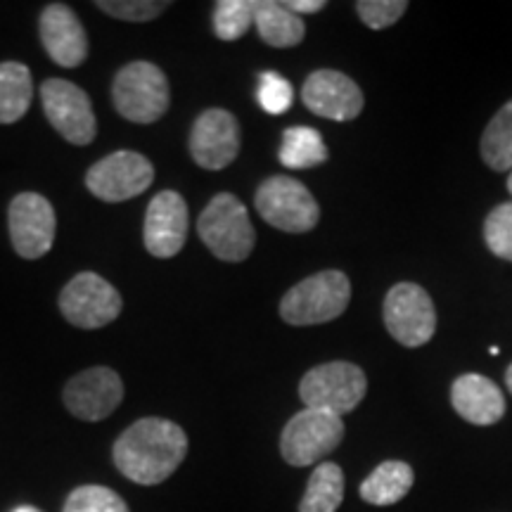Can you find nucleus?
<instances>
[{
    "instance_id": "nucleus-4",
    "label": "nucleus",
    "mask_w": 512,
    "mask_h": 512,
    "mask_svg": "<svg viewBox=\"0 0 512 512\" xmlns=\"http://www.w3.org/2000/svg\"><path fill=\"white\" fill-rule=\"evenodd\" d=\"M112 100L124 119L133 124H155L171 105L169 79L157 64L131 62L114 76Z\"/></svg>"
},
{
    "instance_id": "nucleus-27",
    "label": "nucleus",
    "mask_w": 512,
    "mask_h": 512,
    "mask_svg": "<svg viewBox=\"0 0 512 512\" xmlns=\"http://www.w3.org/2000/svg\"><path fill=\"white\" fill-rule=\"evenodd\" d=\"M484 242L489 252L503 261H512V202L498 204L484 221Z\"/></svg>"
},
{
    "instance_id": "nucleus-21",
    "label": "nucleus",
    "mask_w": 512,
    "mask_h": 512,
    "mask_svg": "<svg viewBox=\"0 0 512 512\" xmlns=\"http://www.w3.org/2000/svg\"><path fill=\"white\" fill-rule=\"evenodd\" d=\"M34 100V79L27 64H0V124H17Z\"/></svg>"
},
{
    "instance_id": "nucleus-28",
    "label": "nucleus",
    "mask_w": 512,
    "mask_h": 512,
    "mask_svg": "<svg viewBox=\"0 0 512 512\" xmlns=\"http://www.w3.org/2000/svg\"><path fill=\"white\" fill-rule=\"evenodd\" d=\"M256 100H259L261 110L273 114V117H280V114L290 112L292 107V100H294L292 83L275 72L259 74Z\"/></svg>"
},
{
    "instance_id": "nucleus-25",
    "label": "nucleus",
    "mask_w": 512,
    "mask_h": 512,
    "mask_svg": "<svg viewBox=\"0 0 512 512\" xmlns=\"http://www.w3.org/2000/svg\"><path fill=\"white\" fill-rule=\"evenodd\" d=\"M254 27V0H219L214 5V34L238 41Z\"/></svg>"
},
{
    "instance_id": "nucleus-19",
    "label": "nucleus",
    "mask_w": 512,
    "mask_h": 512,
    "mask_svg": "<svg viewBox=\"0 0 512 512\" xmlns=\"http://www.w3.org/2000/svg\"><path fill=\"white\" fill-rule=\"evenodd\" d=\"M254 27L271 48H294L304 41V19L278 0H254Z\"/></svg>"
},
{
    "instance_id": "nucleus-18",
    "label": "nucleus",
    "mask_w": 512,
    "mask_h": 512,
    "mask_svg": "<svg viewBox=\"0 0 512 512\" xmlns=\"http://www.w3.org/2000/svg\"><path fill=\"white\" fill-rule=\"evenodd\" d=\"M451 403L460 418L477 427L496 425L505 415L503 392L496 382L477 373H465L453 382Z\"/></svg>"
},
{
    "instance_id": "nucleus-26",
    "label": "nucleus",
    "mask_w": 512,
    "mask_h": 512,
    "mask_svg": "<svg viewBox=\"0 0 512 512\" xmlns=\"http://www.w3.org/2000/svg\"><path fill=\"white\" fill-rule=\"evenodd\" d=\"M62 512H131L117 491L100 484H83L64 501Z\"/></svg>"
},
{
    "instance_id": "nucleus-30",
    "label": "nucleus",
    "mask_w": 512,
    "mask_h": 512,
    "mask_svg": "<svg viewBox=\"0 0 512 512\" xmlns=\"http://www.w3.org/2000/svg\"><path fill=\"white\" fill-rule=\"evenodd\" d=\"M406 0H361L356 3V12L368 29H387L406 15Z\"/></svg>"
},
{
    "instance_id": "nucleus-10",
    "label": "nucleus",
    "mask_w": 512,
    "mask_h": 512,
    "mask_svg": "<svg viewBox=\"0 0 512 512\" xmlns=\"http://www.w3.org/2000/svg\"><path fill=\"white\" fill-rule=\"evenodd\" d=\"M155 183V166L140 152L119 150L95 162L86 174V188L102 202H126Z\"/></svg>"
},
{
    "instance_id": "nucleus-29",
    "label": "nucleus",
    "mask_w": 512,
    "mask_h": 512,
    "mask_svg": "<svg viewBox=\"0 0 512 512\" xmlns=\"http://www.w3.org/2000/svg\"><path fill=\"white\" fill-rule=\"evenodd\" d=\"M95 5L110 17L124 19V22H150L169 8V3L164 0L159 3L155 0H98Z\"/></svg>"
},
{
    "instance_id": "nucleus-11",
    "label": "nucleus",
    "mask_w": 512,
    "mask_h": 512,
    "mask_svg": "<svg viewBox=\"0 0 512 512\" xmlns=\"http://www.w3.org/2000/svg\"><path fill=\"white\" fill-rule=\"evenodd\" d=\"M43 112L60 136L72 145H88L98 136L91 98L72 81L48 79L41 86Z\"/></svg>"
},
{
    "instance_id": "nucleus-31",
    "label": "nucleus",
    "mask_w": 512,
    "mask_h": 512,
    "mask_svg": "<svg viewBox=\"0 0 512 512\" xmlns=\"http://www.w3.org/2000/svg\"><path fill=\"white\" fill-rule=\"evenodd\" d=\"M283 5L294 15H313L325 8V0H285Z\"/></svg>"
},
{
    "instance_id": "nucleus-15",
    "label": "nucleus",
    "mask_w": 512,
    "mask_h": 512,
    "mask_svg": "<svg viewBox=\"0 0 512 512\" xmlns=\"http://www.w3.org/2000/svg\"><path fill=\"white\" fill-rule=\"evenodd\" d=\"M188 204L176 190H162L152 197L145 211L143 242L150 256L171 259L188 240Z\"/></svg>"
},
{
    "instance_id": "nucleus-16",
    "label": "nucleus",
    "mask_w": 512,
    "mask_h": 512,
    "mask_svg": "<svg viewBox=\"0 0 512 512\" xmlns=\"http://www.w3.org/2000/svg\"><path fill=\"white\" fill-rule=\"evenodd\" d=\"M302 100L309 112L330 121H354L366 107L361 86L335 69H318L309 74L302 86Z\"/></svg>"
},
{
    "instance_id": "nucleus-2",
    "label": "nucleus",
    "mask_w": 512,
    "mask_h": 512,
    "mask_svg": "<svg viewBox=\"0 0 512 512\" xmlns=\"http://www.w3.org/2000/svg\"><path fill=\"white\" fill-rule=\"evenodd\" d=\"M197 233L209 252L228 264L245 261L256 245V230L249 221L247 207L230 192L211 197L197 219Z\"/></svg>"
},
{
    "instance_id": "nucleus-22",
    "label": "nucleus",
    "mask_w": 512,
    "mask_h": 512,
    "mask_svg": "<svg viewBox=\"0 0 512 512\" xmlns=\"http://www.w3.org/2000/svg\"><path fill=\"white\" fill-rule=\"evenodd\" d=\"M328 162V147L316 128L292 126L283 133V145H280V164L287 169L302 171L313 169Z\"/></svg>"
},
{
    "instance_id": "nucleus-1",
    "label": "nucleus",
    "mask_w": 512,
    "mask_h": 512,
    "mask_svg": "<svg viewBox=\"0 0 512 512\" xmlns=\"http://www.w3.org/2000/svg\"><path fill=\"white\" fill-rule=\"evenodd\" d=\"M188 456V434L164 418L133 422L114 441L112 458L117 470L133 484L157 486L169 479Z\"/></svg>"
},
{
    "instance_id": "nucleus-5",
    "label": "nucleus",
    "mask_w": 512,
    "mask_h": 512,
    "mask_svg": "<svg viewBox=\"0 0 512 512\" xmlns=\"http://www.w3.org/2000/svg\"><path fill=\"white\" fill-rule=\"evenodd\" d=\"M254 207L268 226L283 233H309L318 226L320 207L311 190L290 176H271L256 188Z\"/></svg>"
},
{
    "instance_id": "nucleus-17",
    "label": "nucleus",
    "mask_w": 512,
    "mask_h": 512,
    "mask_svg": "<svg viewBox=\"0 0 512 512\" xmlns=\"http://www.w3.org/2000/svg\"><path fill=\"white\" fill-rule=\"evenodd\" d=\"M38 34L46 53L64 69L81 67L88 57V36L76 12L64 3H53L41 12Z\"/></svg>"
},
{
    "instance_id": "nucleus-20",
    "label": "nucleus",
    "mask_w": 512,
    "mask_h": 512,
    "mask_svg": "<svg viewBox=\"0 0 512 512\" xmlns=\"http://www.w3.org/2000/svg\"><path fill=\"white\" fill-rule=\"evenodd\" d=\"M415 482L413 467L403 460H384L361 482V498L370 505H394L406 498Z\"/></svg>"
},
{
    "instance_id": "nucleus-32",
    "label": "nucleus",
    "mask_w": 512,
    "mask_h": 512,
    "mask_svg": "<svg viewBox=\"0 0 512 512\" xmlns=\"http://www.w3.org/2000/svg\"><path fill=\"white\" fill-rule=\"evenodd\" d=\"M12 512H43V510L34 508V505H19V508H15Z\"/></svg>"
},
{
    "instance_id": "nucleus-24",
    "label": "nucleus",
    "mask_w": 512,
    "mask_h": 512,
    "mask_svg": "<svg viewBox=\"0 0 512 512\" xmlns=\"http://www.w3.org/2000/svg\"><path fill=\"white\" fill-rule=\"evenodd\" d=\"M482 159L494 171H512V100L494 114L482 133Z\"/></svg>"
},
{
    "instance_id": "nucleus-14",
    "label": "nucleus",
    "mask_w": 512,
    "mask_h": 512,
    "mask_svg": "<svg viewBox=\"0 0 512 512\" xmlns=\"http://www.w3.org/2000/svg\"><path fill=\"white\" fill-rule=\"evenodd\" d=\"M190 155L197 166L221 171L240 155V124L233 112L211 107L195 119L190 131Z\"/></svg>"
},
{
    "instance_id": "nucleus-23",
    "label": "nucleus",
    "mask_w": 512,
    "mask_h": 512,
    "mask_svg": "<svg viewBox=\"0 0 512 512\" xmlns=\"http://www.w3.org/2000/svg\"><path fill=\"white\" fill-rule=\"evenodd\" d=\"M344 498V472L337 463H320L311 472L299 512H337Z\"/></svg>"
},
{
    "instance_id": "nucleus-3",
    "label": "nucleus",
    "mask_w": 512,
    "mask_h": 512,
    "mask_svg": "<svg viewBox=\"0 0 512 512\" xmlns=\"http://www.w3.org/2000/svg\"><path fill=\"white\" fill-rule=\"evenodd\" d=\"M351 283L342 271H323L302 280L280 299V318L290 325L330 323L347 311Z\"/></svg>"
},
{
    "instance_id": "nucleus-13",
    "label": "nucleus",
    "mask_w": 512,
    "mask_h": 512,
    "mask_svg": "<svg viewBox=\"0 0 512 512\" xmlns=\"http://www.w3.org/2000/svg\"><path fill=\"white\" fill-rule=\"evenodd\" d=\"M62 399L74 418L100 422L110 418L124 401V382L112 368H88L64 384Z\"/></svg>"
},
{
    "instance_id": "nucleus-33",
    "label": "nucleus",
    "mask_w": 512,
    "mask_h": 512,
    "mask_svg": "<svg viewBox=\"0 0 512 512\" xmlns=\"http://www.w3.org/2000/svg\"><path fill=\"white\" fill-rule=\"evenodd\" d=\"M505 384H508L510 394H512V363L508 366V370H505Z\"/></svg>"
},
{
    "instance_id": "nucleus-34",
    "label": "nucleus",
    "mask_w": 512,
    "mask_h": 512,
    "mask_svg": "<svg viewBox=\"0 0 512 512\" xmlns=\"http://www.w3.org/2000/svg\"><path fill=\"white\" fill-rule=\"evenodd\" d=\"M508 192L512 195V171H510V176H508Z\"/></svg>"
},
{
    "instance_id": "nucleus-7",
    "label": "nucleus",
    "mask_w": 512,
    "mask_h": 512,
    "mask_svg": "<svg viewBox=\"0 0 512 512\" xmlns=\"http://www.w3.org/2000/svg\"><path fill=\"white\" fill-rule=\"evenodd\" d=\"M344 439V422L339 415L304 408L292 415L280 434V456L287 465L306 467L323 463Z\"/></svg>"
},
{
    "instance_id": "nucleus-9",
    "label": "nucleus",
    "mask_w": 512,
    "mask_h": 512,
    "mask_svg": "<svg viewBox=\"0 0 512 512\" xmlns=\"http://www.w3.org/2000/svg\"><path fill=\"white\" fill-rule=\"evenodd\" d=\"M384 325L396 342L408 349L427 344L437 332V311L425 287L399 283L384 297Z\"/></svg>"
},
{
    "instance_id": "nucleus-12",
    "label": "nucleus",
    "mask_w": 512,
    "mask_h": 512,
    "mask_svg": "<svg viewBox=\"0 0 512 512\" xmlns=\"http://www.w3.org/2000/svg\"><path fill=\"white\" fill-rule=\"evenodd\" d=\"M10 242L22 259H41L53 249L57 219L55 209L38 192H22L8 209Z\"/></svg>"
},
{
    "instance_id": "nucleus-8",
    "label": "nucleus",
    "mask_w": 512,
    "mask_h": 512,
    "mask_svg": "<svg viewBox=\"0 0 512 512\" xmlns=\"http://www.w3.org/2000/svg\"><path fill=\"white\" fill-rule=\"evenodd\" d=\"M124 302L112 283L98 273H79L60 292V311L81 330H100L119 318Z\"/></svg>"
},
{
    "instance_id": "nucleus-6",
    "label": "nucleus",
    "mask_w": 512,
    "mask_h": 512,
    "mask_svg": "<svg viewBox=\"0 0 512 512\" xmlns=\"http://www.w3.org/2000/svg\"><path fill=\"white\" fill-rule=\"evenodd\" d=\"M366 373L354 363L332 361L311 368L299 382V396L306 408L335 413L342 418L366 399Z\"/></svg>"
}]
</instances>
